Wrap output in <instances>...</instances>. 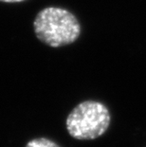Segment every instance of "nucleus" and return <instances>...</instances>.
I'll return each instance as SVG.
<instances>
[{
	"mask_svg": "<svg viewBox=\"0 0 146 147\" xmlns=\"http://www.w3.org/2000/svg\"><path fill=\"white\" fill-rule=\"evenodd\" d=\"M33 30L41 42L59 48L72 44L79 38L81 25L69 11L60 7H48L37 13Z\"/></svg>",
	"mask_w": 146,
	"mask_h": 147,
	"instance_id": "nucleus-1",
	"label": "nucleus"
},
{
	"mask_svg": "<svg viewBox=\"0 0 146 147\" xmlns=\"http://www.w3.org/2000/svg\"><path fill=\"white\" fill-rule=\"evenodd\" d=\"M111 115L105 105L97 101H85L74 107L66 120L68 134L79 140L98 139L106 132Z\"/></svg>",
	"mask_w": 146,
	"mask_h": 147,
	"instance_id": "nucleus-2",
	"label": "nucleus"
},
{
	"mask_svg": "<svg viewBox=\"0 0 146 147\" xmlns=\"http://www.w3.org/2000/svg\"><path fill=\"white\" fill-rule=\"evenodd\" d=\"M25 147H60L55 142L48 138H36L30 140Z\"/></svg>",
	"mask_w": 146,
	"mask_h": 147,
	"instance_id": "nucleus-3",
	"label": "nucleus"
},
{
	"mask_svg": "<svg viewBox=\"0 0 146 147\" xmlns=\"http://www.w3.org/2000/svg\"><path fill=\"white\" fill-rule=\"evenodd\" d=\"M1 2H5V3H19L25 1V0H0Z\"/></svg>",
	"mask_w": 146,
	"mask_h": 147,
	"instance_id": "nucleus-4",
	"label": "nucleus"
}]
</instances>
